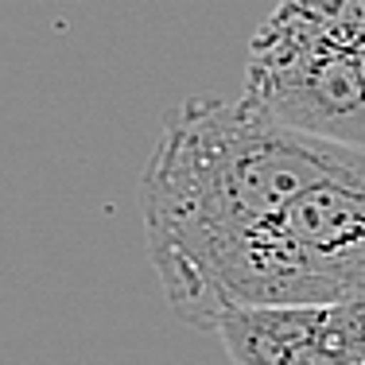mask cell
Segmentation results:
<instances>
[{
  "mask_svg": "<svg viewBox=\"0 0 365 365\" xmlns=\"http://www.w3.org/2000/svg\"><path fill=\"white\" fill-rule=\"evenodd\" d=\"M346 152L350 144L280 125L249 98L195 93L163 117L140 179V214L152 268L182 323L206 330L225 260Z\"/></svg>",
  "mask_w": 365,
  "mask_h": 365,
  "instance_id": "cell-1",
  "label": "cell"
},
{
  "mask_svg": "<svg viewBox=\"0 0 365 365\" xmlns=\"http://www.w3.org/2000/svg\"><path fill=\"white\" fill-rule=\"evenodd\" d=\"M365 299V148L284 206L218 272L206 330L233 307Z\"/></svg>",
  "mask_w": 365,
  "mask_h": 365,
  "instance_id": "cell-2",
  "label": "cell"
},
{
  "mask_svg": "<svg viewBox=\"0 0 365 365\" xmlns=\"http://www.w3.org/2000/svg\"><path fill=\"white\" fill-rule=\"evenodd\" d=\"M241 98L307 136L365 148V0H276L249 39Z\"/></svg>",
  "mask_w": 365,
  "mask_h": 365,
  "instance_id": "cell-3",
  "label": "cell"
},
{
  "mask_svg": "<svg viewBox=\"0 0 365 365\" xmlns=\"http://www.w3.org/2000/svg\"><path fill=\"white\" fill-rule=\"evenodd\" d=\"M284 365H365V299L323 303L315 330Z\"/></svg>",
  "mask_w": 365,
  "mask_h": 365,
  "instance_id": "cell-4",
  "label": "cell"
}]
</instances>
